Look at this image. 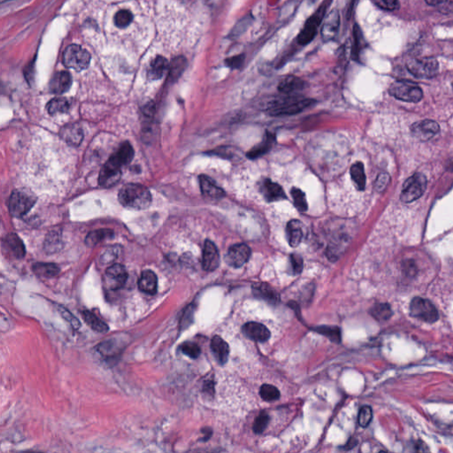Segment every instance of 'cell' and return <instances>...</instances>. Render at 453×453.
Listing matches in <instances>:
<instances>
[{
  "label": "cell",
  "instance_id": "6da1fadb",
  "mask_svg": "<svg viewBox=\"0 0 453 453\" xmlns=\"http://www.w3.org/2000/svg\"><path fill=\"white\" fill-rule=\"evenodd\" d=\"M119 201L127 208L143 210L150 206L152 203V195L150 190L143 185L129 183L120 189Z\"/></svg>",
  "mask_w": 453,
  "mask_h": 453
},
{
  "label": "cell",
  "instance_id": "7a4b0ae2",
  "mask_svg": "<svg viewBox=\"0 0 453 453\" xmlns=\"http://www.w3.org/2000/svg\"><path fill=\"white\" fill-rule=\"evenodd\" d=\"M315 101L310 98L296 97H280L279 99L270 100L267 110L272 116L294 115L313 106Z\"/></svg>",
  "mask_w": 453,
  "mask_h": 453
},
{
  "label": "cell",
  "instance_id": "3957f363",
  "mask_svg": "<svg viewBox=\"0 0 453 453\" xmlns=\"http://www.w3.org/2000/svg\"><path fill=\"white\" fill-rule=\"evenodd\" d=\"M37 198L31 191L24 189L15 190L10 196L8 207L12 216L23 217L36 204Z\"/></svg>",
  "mask_w": 453,
  "mask_h": 453
},
{
  "label": "cell",
  "instance_id": "277c9868",
  "mask_svg": "<svg viewBox=\"0 0 453 453\" xmlns=\"http://www.w3.org/2000/svg\"><path fill=\"white\" fill-rule=\"evenodd\" d=\"M331 2H323L315 14L306 21L303 28L297 36V42L301 45H306L312 42L318 33V28L323 20L328 5Z\"/></svg>",
  "mask_w": 453,
  "mask_h": 453
},
{
  "label": "cell",
  "instance_id": "5b68a950",
  "mask_svg": "<svg viewBox=\"0 0 453 453\" xmlns=\"http://www.w3.org/2000/svg\"><path fill=\"white\" fill-rule=\"evenodd\" d=\"M388 93L398 100L418 103L423 97V91L418 84L410 81H396L390 85Z\"/></svg>",
  "mask_w": 453,
  "mask_h": 453
},
{
  "label": "cell",
  "instance_id": "8992f818",
  "mask_svg": "<svg viewBox=\"0 0 453 453\" xmlns=\"http://www.w3.org/2000/svg\"><path fill=\"white\" fill-rule=\"evenodd\" d=\"M407 68L417 78H433L439 72V63L433 57L411 59L407 62Z\"/></svg>",
  "mask_w": 453,
  "mask_h": 453
},
{
  "label": "cell",
  "instance_id": "52a82bcc",
  "mask_svg": "<svg viewBox=\"0 0 453 453\" xmlns=\"http://www.w3.org/2000/svg\"><path fill=\"white\" fill-rule=\"evenodd\" d=\"M427 178L421 173L410 176L403 185L400 199L404 203H411L420 199L427 188Z\"/></svg>",
  "mask_w": 453,
  "mask_h": 453
},
{
  "label": "cell",
  "instance_id": "ba28073f",
  "mask_svg": "<svg viewBox=\"0 0 453 453\" xmlns=\"http://www.w3.org/2000/svg\"><path fill=\"white\" fill-rule=\"evenodd\" d=\"M91 62V54L83 47L71 45L66 48L63 53V63L68 68L76 71L86 69Z\"/></svg>",
  "mask_w": 453,
  "mask_h": 453
},
{
  "label": "cell",
  "instance_id": "9c48e42d",
  "mask_svg": "<svg viewBox=\"0 0 453 453\" xmlns=\"http://www.w3.org/2000/svg\"><path fill=\"white\" fill-rule=\"evenodd\" d=\"M410 315L411 317L426 322H435L439 317L435 305L430 300L421 297H414L411 300Z\"/></svg>",
  "mask_w": 453,
  "mask_h": 453
},
{
  "label": "cell",
  "instance_id": "30bf717a",
  "mask_svg": "<svg viewBox=\"0 0 453 453\" xmlns=\"http://www.w3.org/2000/svg\"><path fill=\"white\" fill-rule=\"evenodd\" d=\"M410 130L414 138L426 142L439 133L440 126L435 120H423L414 122L410 127Z\"/></svg>",
  "mask_w": 453,
  "mask_h": 453
},
{
  "label": "cell",
  "instance_id": "8fae6325",
  "mask_svg": "<svg viewBox=\"0 0 453 453\" xmlns=\"http://www.w3.org/2000/svg\"><path fill=\"white\" fill-rule=\"evenodd\" d=\"M250 247L245 244H238L231 246L225 257L226 264L233 268H241L250 259Z\"/></svg>",
  "mask_w": 453,
  "mask_h": 453
},
{
  "label": "cell",
  "instance_id": "7c38bea8",
  "mask_svg": "<svg viewBox=\"0 0 453 453\" xmlns=\"http://www.w3.org/2000/svg\"><path fill=\"white\" fill-rule=\"evenodd\" d=\"M128 273L123 266L120 264L113 265L107 269L105 274V282L110 290L116 291L123 286L127 282Z\"/></svg>",
  "mask_w": 453,
  "mask_h": 453
},
{
  "label": "cell",
  "instance_id": "4fadbf2b",
  "mask_svg": "<svg viewBox=\"0 0 453 453\" xmlns=\"http://www.w3.org/2000/svg\"><path fill=\"white\" fill-rule=\"evenodd\" d=\"M120 169L121 167L117 166L111 159H108L99 173L98 182L100 186L104 188H110L114 186L120 181L121 176Z\"/></svg>",
  "mask_w": 453,
  "mask_h": 453
},
{
  "label": "cell",
  "instance_id": "5bb4252c",
  "mask_svg": "<svg viewBox=\"0 0 453 453\" xmlns=\"http://www.w3.org/2000/svg\"><path fill=\"white\" fill-rule=\"evenodd\" d=\"M340 26V15L337 9H334L326 16L321 28V37L324 42H329L338 35Z\"/></svg>",
  "mask_w": 453,
  "mask_h": 453
},
{
  "label": "cell",
  "instance_id": "9a60e30c",
  "mask_svg": "<svg viewBox=\"0 0 453 453\" xmlns=\"http://www.w3.org/2000/svg\"><path fill=\"white\" fill-rule=\"evenodd\" d=\"M220 254L212 241L206 240L204 245L202 266L205 271L213 272L220 266Z\"/></svg>",
  "mask_w": 453,
  "mask_h": 453
},
{
  "label": "cell",
  "instance_id": "2e32d148",
  "mask_svg": "<svg viewBox=\"0 0 453 453\" xmlns=\"http://www.w3.org/2000/svg\"><path fill=\"white\" fill-rule=\"evenodd\" d=\"M3 246L7 254L15 259H23L26 254V248L23 242L19 237L18 235L14 233H11L5 236Z\"/></svg>",
  "mask_w": 453,
  "mask_h": 453
},
{
  "label": "cell",
  "instance_id": "e0dca14e",
  "mask_svg": "<svg viewBox=\"0 0 453 453\" xmlns=\"http://www.w3.org/2000/svg\"><path fill=\"white\" fill-rule=\"evenodd\" d=\"M243 333L246 338L256 342H266L270 338V331L263 324L248 322L243 327Z\"/></svg>",
  "mask_w": 453,
  "mask_h": 453
},
{
  "label": "cell",
  "instance_id": "ac0fdd59",
  "mask_svg": "<svg viewBox=\"0 0 453 453\" xmlns=\"http://www.w3.org/2000/svg\"><path fill=\"white\" fill-rule=\"evenodd\" d=\"M261 192L268 202H275L286 199L284 190L281 185L273 182L270 179H265L261 183Z\"/></svg>",
  "mask_w": 453,
  "mask_h": 453
},
{
  "label": "cell",
  "instance_id": "d6986e66",
  "mask_svg": "<svg viewBox=\"0 0 453 453\" xmlns=\"http://www.w3.org/2000/svg\"><path fill=\"white\" fill-rule=\"evenodd\" d=\"M199 183L201 192L205 197H208L210 199H219L225 196L224 190L220 188L208 176H199Z\"/></svg>",
  "mask_w": 453,
  "mask_h": 453
},
{
  "label": "cell",
  "instance_id": "ffe728a7",
  "mask_svg": "<svg viewBox=\"0 0 453 453\" xmlns=\"http://www.w3.org/2000/svg\"><path fill=\"white\" fill-rule=\"evenodd\" d=\"M134 157V149L129 142H124L115 153L109 158L117 166L122 167L131 162Z\"/></svg>",
  "mask_w": 453,
  "mask_h": 453
},
{
  "label": "cell",
  "instance_id": "44dd1931",
  "mask_svg": "<svg viewBox=\"0 0 453 453\" xmlns=\"http://www.w3.org/2000/svg\"><path fill=\"white\" fill-rule=\"evenodd\" d=\"M211 349L216 361L220 365H225L229 357V346L219 336L213 337L211 342Z\"/></svg>",
  "mask_w": 453,
  "mask_h": 453
},
{
  "label": "cell",
  "instance_id": "7402d4cb",
  "mask_svg": "<svg viewBox=\"0 0 453 453\" xmlns=\"http://www.w3.org/2000/svg\"><path fill=\"white\" fill-rule=\"evenodd\" d=\"M72 84V77L68 72L61 71L54 75L50 84V89L52 93L63 94L67 92Z\"/></svg>",
  "mask_w": 453,
  "mask_h": 453
},
{
  "label": "cell",
  "instance_id": "603a6c76",
  "mask_svg": "<svg viewBox=\"0 0 453 453\" xmlns=\"http://www.w3.org/2000/svg\"><path fill=\"white\" fill-rule=\"evenodd\" d=\"M305 87V83L304 80L296 77L295 75H288L282 79L278 85V90L280 92L287 95H291L292 93L300 91Z\"/></svg>",
  "mask_w": 453,
  "mask_h": 453
},
{
  "label": "cell",
  "instance_id": "cb8c5ba5",
  "mask_svg": "<svg viewBox=\"0 0 453 453\" xmlns=\"http://www.w3.org/2000/svg\"><path fill=\"white\" fill-rule=\"evenodd\" d=\"M138 288L141 292L153 295L157 292V275L152 270L143 271L138 281Z\"/></svg>",
  "mask_w": 453,
  "mask_h": 453
},
{
  "label": "cell",
  "instance_id": "d4e9b609",
  "mask_svg": "<svg viewBox=\"0 0 453 453\" xmlns=\"http://www.w3.org/2000/svg\"><path fill=\"white\" fill-rule=\"evenodd\" d=\"M275 141H276L275 136L272 133L267 132L263 141L251 149L249 153H247V157L250 159H255L263 156L264 154L269 153L271 150L273 144L275 143Z\"/></svg>",
  "mask_w": 453,
  "mask_h": 453
},
{
  "label": "cell",
  "instance_id": "484cf974",
  "mask_svg": "<svg viewBox=\"0 0 453 453\" xmlns=\"http://www.w3.org/2000/svg\"><path fill=\"white\" fill-rule=\"evenodd\" d=\"M168 68L169 66H168L167 60L162 56H157L149 66L148 72H147L148 78L153 81L162 78L164 74H166Z\"/></svg>",
  "mask_w": 453,
  "mask_h": 453
},
{
  "label": "cell",
  "instance_id": "4316f807",
  "mask_svg": "<svg viewBox=\"0 0 453 453\" xmlns=\"http://www.w3.org/2000/svg\"><path fill=\"white\" fill-rule=\"evenodd\" d=\"M60 136L67 143L73 146L79 145L84 138L83 130L78 126L74 124L63 127L60 131Z\"/></svg>",
  "mask_w": 453,
  "mask_h": 453
},
{
  "label": "cell",
  "instance_id": "83f0119b",
  "mask_svg": "<svg viewBox=\"0 0 453 453\" xmlns=\"http://www.w3.org/2000/svg\"><path fill=\"white\" fill-rule=\"evenodd\" d=\"M287 237L289 245L293 248L300 245L303 239V225L297 220H292L287 225Z\"/></svg>",
  "mask_w": 453,
  "mask_h": 453
},
{
  "label": "cell",
  "instance_id": "f1b7e54d",
  "mask_svg": "<svg viewBox=\"0 0 453 453\" xmlns=\"http://www.w3.org/2000/svg\"><path fill=\"white\" fill-rule=\"evenodd\" d=\"M253 292L256 296L272 304H276L280 300V296L278 295L277 292L268 283L260 282L255 284L253 285Z\"/></svg>",
  "mask_w": 453,
  "mask_h": 453
},
{
  "label": "cell",
  "instance_id": "f546056e",
  "mask_svg": "<svg viewBox=\"0 0 453 453\" xmlns=\"http://www.w3.org/2000/svg\"><path fill=\"white\" fill-rule=\"evenodd\" d=\"M351 177L354 185L359 190H364L365 188L366 177H365L364 164L361 161L352 164L351 167Z\"/></svg>",
  "mask_w": 453,
  "mask_h": 453
},
{
  "label": "cell",
  "instance_id": "4dcf8cb0",
  "mask_svg": "<svg viewBox=\"0 0 453 453\" xmlns=\"http://www.w3.org/2000/svg\"><path fill=\"white\" fill-rule=\"evenodd\" d=\"M62 248V238L60 231L49 232L44 244V249L48 254L58 252Z\"/></svg>",
  "mask_w": 453,
  "mask_h": 453
},
{
  "label": "cell",
  "instance_id": "1f68e13d",
  "mask_svg": "<svg viewBox=\"0 0 453 453\" xmlns=\"http://www.w3.org/2000/svg\"><path fill=\"white\" fill-rule=\"evenodd\" d=\"M34 273L37 275L45 278H52L57 276L60 272V269L58 265L54 263H45V262H38L34 264L33 266Z\"/></svg>",
  "mask_w": 453,
  "mask_h": 453
},
{
  "label": "cell",
  "instance_id": "d6a6232c",
  "mask_svg": "<svg viewBox=\"0 0 453 453\" xmlns=\"http://www.w3.org/2000/svg\"><path fill=\"white\" fill-rule=\"evenodd\" d=\"M83 318L84 321L89 327L92 328L93 330L99 332V333H106L108 331V326L103 320L98 319L96 315L90 311L83 312Z\"/></svg>",
  "mask_w": 453,
  "mask_h": 453
},
{
  "label": "cell",
  "instance_id": "836d02e7",
  "mask_svg": "<svg viewBox=\"0 0 453 453\" xmlns=\"http://www.w3.org/2000/svg\"><path fill=\"white\" fill-rule=\"evenodd\" d=\"M69 108L70 103L67 98H53L47 105V111L51 115L65 113Z\"/></svg>",
  "mask_w": 453,
  "mask_h": 453
},
{
  "label": "cell",
  "instance_id": "e575fe53",
  "mask_svg": "<svg viewBox=\"0 0 453 453\" xmlns=\"http://www.w3.org/2000/svg\"><path fill=\"white\" fill-rule=\"evenodd\" d=\"M186 66H187V61L185 60V58L183 57L176 58L173 60L170 67L168 68V70H169L168 78L170 79L172 82L176 81L183 73V71L186 68Z\"/></svg>",
  "mask_w": 453,
  "mask_h": 453
},
{
  "label": "cell",
  "instance_id": "d590c367",
  "mask_svg": "<svg viewBox=\"0 0 453 453\" xmlns=\"http://www.w3.org/2000/svg\"><path fill=\"white\" fill-rule=\"evenodd\" d=\"M113 236V232L112 231L111 229H97L89 233L88 236H86L85 243L88 246H94L100 243L101 241L110 238Z\"/></svg>",
  "mask_w": 453,
  "mask_h": 453
},
{
  "label": "cell",
  "instance_id": "8d00e7d4",
  "mask_svg": "<svg viewBox=\"0 0 453 453\" xmlns=\"http://www.w3.org/2000/svg\"><path fill=\"white\" fill-rule=\"evenodd\" d=\"M259 395L264 401L267 402H273L281 397L279 389L271 384H263L259 389Z\"/></svg>",
  "mask_w": 453,
  "mask_h": 453
},
{
  "label": "cell",
  "instance_id": "74e56055",
  "mask_svg": "<svg viewBox=\"0 0 453 453\" xmlns=\"http://www.w3.org/2000/svg\"><path fill=\"white\" fill-rule=\"evenodd\" d=\"M372 316L380 321L389 319L392 315V311L388 304H378L372 307L370 311Z\"/></svg>",
  "mask_w": 453,
  "mask_h": 453
},
{
  "label": "cell",
  "instance_id": "f35d334b",
  "mask_svg": "<svg viewBox=\"0 0 453 453\" xmlns=\"http://www.w3.org/2000/svg\"><path fill=\"white\" fill-rule=\"evenodd\" d=\"M293 201H294V205L296 208L300 211V212H305L308 208V204L305 198V194L298 188H292L291 190Z\"/></svg>",
  "mask_w": 453,
  "mask_h": 453
},
{
  "label": "cell",
  "instance_id": "ab89813d",
  "mask_svg": "<svg viewBox=\"0 0 453 453\" xmlns=\"http://www.w3.org/2000/svg\"><path fill=\"white\" fill-rule=\"evenodd\" d=\"M314 330L329 338L332 342H341V332H340V329L338 327L322 326V327H318Z\"/></svg>",
  "mask_w": 453,
  "mask_h": 453
},
{
  "label": "cell",
  "instance_id": "60d3db41",
  "mask_svg": "<svg viewBox=\"0 0 453 453\" xmlns=\"http://www.w3.org/2000/svg\"><path fill=\"white\" fill-rule=\"evenodd\" d=\"M362 39L363 37L361 28L358 25H355L353 28V46L352 50V57L353 60H358L360 58L362 47Z\"/></svg>",
  "mask_w": 453,
  "mask_h": 453
},
{
  "label": "cell",
  "instance_id": "b9f144b4",
  "mask_svg": "<svg viewBox=\"0 0 453 453\" xmlns=\"http://www.w3.org/2000/svg\"><path fill=\"white\" fill-rule=\"evenodd\" d=\"M132 20L133 15L129 10H120L114 16V23L119 28H125L132 23Z\"/></svg>",
  "mask_w": 453,
  "mask_h": 453
},
{
  "label": "cell",
  "instance_id": "7bdbcfd3",
  "mask_svg": "<svg viewBox=\"0 0 453 453\" xmlns=\"http://www.w3.org/2000/svg\"><path fill=\"white\" fill-rule=\"evenodd\" d=\"M269 421H270V417H269V413L267 411H261L258 417L255 419L254 423L252 426V430L255 434L257 435L262 434L265 430L268 428Z\"/></svg>",
  "mask_w": 453,
  "mask_h": 453
},
{
  "label": "cell",
  "instance_id": "ee69618b",
  "mask_svg": "<svg viewBox=\"0 0 453 453\" xmlns=\"http://www.w3.org/2000/svg\"><path fill=\"white\" fill-rule=\"evenodd\" d=\"M373 420V410L371 407L368 406H364L361 408L359 416H358V421L361 428H367L370 425L371 421Z\"/></svg>",
  "mask_w": 453,
  "mask_h": 453
},
{
  "label": "cell",
  "instance_id": "f6af8a7d",
  "mask_svg": "<svg viewBox=\"0 0 453 453\" xmlns=\"http://www.w3.org/2000/svg\"><path fill=\"white\" fill-rule=\"evenodd\" d=\"M181 352L190 359H198L201 354V350L197 343L191 342H185L181 345Z\"/></svg>",
  "mask_w": 453,
  "mask_h": 453
},
{
  "label": "cell",
  "instance_id": "bcb514c9",
  "mask_svg": "<svg viewBox=\"0 0 453 453\" xmlns=\"http://www.w3.org/2000/svg\"><path fill=\"white\" fill-rule=\"evenodd\" d=\"M59 312H60V315L72 326V328H74V329H79L80 328L81 322L67 308L63 307V306H59Z\"/></svg>",
  "mask_w": 453,
  "mask_h": 453
},
{
  "label": "cell",
  "instance_id": "7dc6e473",
  "mask_svg": "<svg viewBox=\"0 0 453 453\" xmlns=\"http://www.w3.org/2000/svg\"><path fill=\"white\" fill-rule=\"evenodd\" d=\"M374 4L381 9L386 11H395L400 6V3L398 0H376L374 1Z\"/></svg>",
  "mask_w": 453,
  "mask_h": 453
},
{
  "label": "cell",
  "instance_id": "c3c4849f",
  "mask_svg": "<svg viewBox=\"0 0 453 453\" xmlns=\"http://www.w3.org/2000/svg\"><path fill=\"white\" fill-rule=\"evenodd\" d=\"M389 175L387 173H381L375 181V190L378 192L384 191L389 182Z\"/></svg>",
  "mask_w": 453,
  "mask_h": 453
},
{
  "label": "cell",
  "instance_id": "681fc988",
  "mask_svg": "<svg viewBox=\"0 0 453 453\" xmlns=\"http://www.w3.org/2000/svg\"><path fill=\"white\" fill-rule=\"evenodd\" d=\"M193 315H194V308L189 306L185 311L184 314L182 315V318L181 320V327L183 328H187L190 326V324L192 323L193 321Z\"/></svg>",
  "mask_w": 453,
  "mask_h": 453
},
{
  "label": "cell",
  "instance_id": "f907efd6",
  "mask_svg": "<svg viewBox=\"0 0 453 453\" xmlns=\"http://www.w3.org/2000/svg\"><path fill=\"white\" fill-rule=\"evenodd\" d=\"M291 264H292V269L293 273L295 274H298L302 272L303 270V259L299 255L292 254L291 256Z\"/></svg>",
  "mask_w": 453,
  "mask_h": 453
},
{
  "label": "cell",
  "instance_id": "816d5d0a",
  "mask_svg": "<svg viewBox=\"0 0 453 453\" xmlns=\"http://www.w3.org/2000/svg\"><path fill=\"white\" fill-rule=\"evenodd\" d=\"M244 60H245V56H235V57L226 60V65L229 67V68H234V69L235 68H239L241 66L243 65Z\"/></svg>",
  "mask_w": 453,
  "mask_h": 453
},
{
  "label": "cell",
  "instance_id": "f5cc1de1",
  "mask_svg": "<svg viewBox=\"0 0 453 453\" xmlns=\"http://www.w3.org/2000/svg\"><path fill=\"white\" fill-rule=\"evenodd\" d=\"M453 3L452 1H442L437 7H439V10L444 13V14H448L450 12L453 11Z\"/></svg>",
  "mask_w": 453,
  "mask_h": 453
},
{
  "label": "cell",
  "instance_id": "db71d44e",
  "mask_svg": "<svg viewBox=\"0 0 453 453\" xmlns=\"http://www.w3.org/2000/svg\"><path fill=\"white\" fill-rule=\"evenodd\" d=\"M415 451L416 453H431L429 446L421 440H419L415 444Z\"/></svg>",
  "mask_w": 453,
  "mask_h": 453
},
{
  "label": "cell",
  "instance_id": "11a10c76",
  "mask_svg": "<svg viewBox=\"0 0 453 453\" xmlns=\"http://www.w3.org/2000/svg\"><path fill=\"white\" fill-rule=\"evenodd\" d=\"M201 433L203 434V437H202V441L203 442H207L208 440L211 439L212 435H213V430L209 427H204L203 429H201Z\"/></svg>",
  "mask_w": 453,
  "mask_h": 453
},
{
  "label": "cell",
  "instance_id": "9f6ffc18",
  "mask_svg": "<svg viewBox=\"0 0 453 453\" xmlns=\"http://www.w3.org/2000/svg\"><path fill=\"white\" fill-rule=\"evenodd\" d=\"M154 112H155V105H154L153 102H150L146 106H144L143 113L145 115L152 117L154 114Z\"/></svg>",
  "mask_w": 453,
  "mask_h": 453
},
{
  "label": "cell",
  "instance_id": "6f0895ef",
  "mask_svg": "<svg viewBox=\"0 0 453 453\" xmlns=\"http://www.w3.org/2000/svg\"><path fill=\"white\" fill-rule=\"evenodd\" d=\"M204 391L210 395L211 397L214 396V384L213 382H207L204 386Z\"/></svg>",
  "mask_w": 453,
  "mask_h": 453
},
{
  "label": "cell",
  "instance_id": "680465c9",
  "mask_svg": "<svg viewBox=\"0 0 453 453\" xmlns=\"http://www.w3.org/2000/svg\"><path fill=\"white\" fill-rule=\"evenodd\" d=\"M357 443H358V441H357L356 439H353V438H352V439L350 440V441L348 442V444L345 445V446H346L345 449H346L348 446H350V447L348 448V450H351V449L353 448V447H355V445H356Z\"/></svg>",
  "mask_w": 453,
  "mask_h": 453
},
{
  "label": "cell",
  "instance_id": "91938a15",
  "mask_svg": "<svg viewBox=\"0 0 453 453\" xmlns=\"http://www.w3.org/2000/svg\"><path fill=\"white\" fill-rule=\"evenodd\" d=\"M20 453H42V452H37V451H25V452H22Z\"/></svg>",
  "mask_w": 453,
  "mask_h": 453
},
{
  "label": "cell",
  "instance_id": "94428289",
  "mask_svg": "<svg viewBox=\"0 0 453 453\" xmlns=\"http://www.w3.org/2000/svg\"><path fill=\"white\" fill-rule=\"evenodd\" d=\"M379 453H385V452H383V451H381V452H380Z\"/></svg>",
  "mask_w": 453,
  "mask_h": 453
}]
</instances>
